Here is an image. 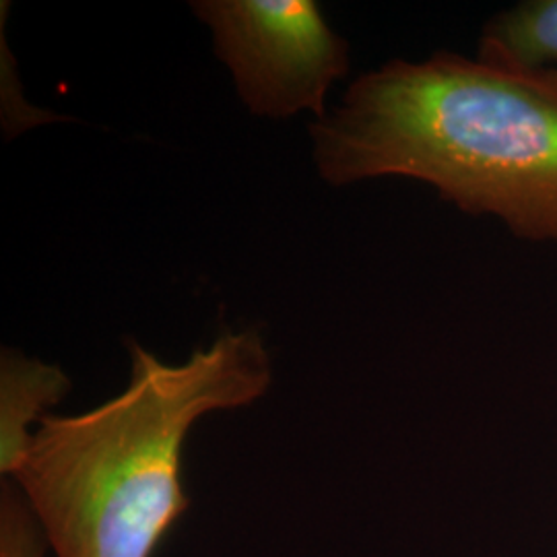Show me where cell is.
I'll use <instances>...</instances> for the list:
<instances>
[{
  "instance_id": "obj_6",
  "label": "cell",
  "mask_w": 557,
  "mask_h": 557,
  "mask_svg": "<svg viewBox=\"0 0 557 557\" xmlns=\"http://www.w3.org/2000/svg\"><path fill=\"white\" fill-rule=\"evenodd\" d=\"M46 539L29 506L13 483L0 499V557H46Z\"/></svg>"
},
{
  "instance_id": "obj_5",
  "label": "cell",
  "mask_w": 557,
  "mask_h": 557,
  "mask_svg": "<svg viewBox=\"0 0 557 557\" xmlns=\"http://www.w3.org/2000/svg\"><path fill=\"white\" fill-rule=\"evenodd\" d=\"M479 57L557 71V0L522 2L487 23Z\"/></svg>"
},
{
  "instance_id": "obj_4",
  "label": "cell",
  "mask_w": 557,
  "mask_h": 557,
  "mask_svg": "<svg viewBox=\"0 0 557 557\" xmlns=\"http://www.w3.org/2000/svg\"><path fill=\"white\" fill-rule=\"evenodd\" d=\"M71 391L57 366L4 349L0 359V471L11 475L32 440L29 425L40 423L48 407Z\"/></svg>"
},
{
  "instance_id": "obj_2",
  "label": "cell",
  "mask_w": 557,
  "mask_h": 557,
  "mask_svg": "<svg viewBox=\"0 0 557 557\" xmlns=\"http://www.w3.org/2000/svg\"><path fill=\"white\" fill-rule=\"evenodd\" d=\"M119 397L79 416L48 413L9 475L54 557H151L188 508L182 446L213 411L259 400L273 382L255 329L225 333L182 363L131 341Z\"/></svg>"
},
{
  "instance_id": "obj_3",
  "label": "cell",
  "mask_w": 557,
  "mask_h": 557,
  "mask_svg": "<svg viewBox=\"0 0 557 557\" xmlns=\"http://www.w3.org/2000/svg\"><path fill=\"white\" fill-rule=\"evenodd\" d=\"M239 100L267 119L312 112L322 120L335 81L349 71V44L312 0H197Z\"/></svg>"
},
{
  "instance_id": "obj_1",
  "label": "cell",
  "mask_w": 557,
  "mask_h": 557,
  "mask_svg": "<svg viewBox=\"0 0 557 557\" xmlns=\"http://www.w3.org/2000/svg\"><path fill=\"white\" fill-rule=\"evenodd\" d=\"M320 176H405L518 238L557 242V71L440 52L391 60L312 126Z\"/></svg>"
}]
</instances>
